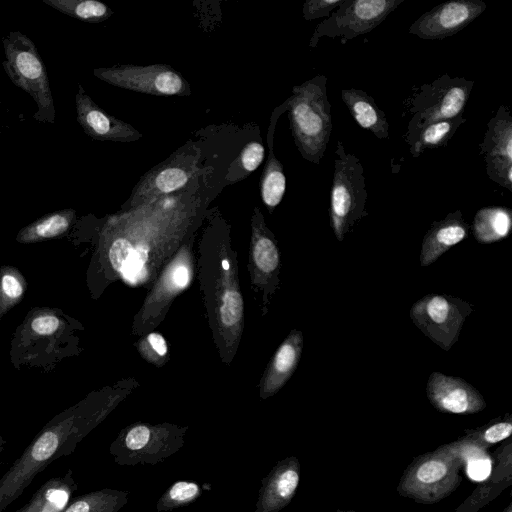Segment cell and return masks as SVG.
<instances>
[{"label":"cell","instance_id":"4fadbf2b","mask_svg":"<svg viewBox=\"0 0 512 512\" xmlns=\"http://www.w3.org/2000/svg\"><path fill=\"white\" fill-rule=\"evenodd\" d=\"M426 393L432 406L443 413L467 415L486 407L483 396L471 384L440 372L430 374Z\"/></svg>","mask_w":512,"mask_h":512},{"label":"cell","instance_id":"5b68a950","mask_svg":"<svg viewBox=\"0 0 512 512\" xmlns=\"http://www.w3.org/2000/svg\"><path fill=\"white\" fill-rule=\"evenodd\" d=\"M368 199L364 169L359 158L348 153L341 140L337 141L334 171L330 191V226L338 241L367 214Z\"/></svg>","mask_w":512,"mask_h":512},{"label":"cell","instance_id":"5bb4252c","mask_svg":"<svg viewBox=\"0 0 512 512\" xmlns=\"http://www.w3.org/2000/svg\"><path fill=\"white\" fill-rule=\"evenodd\" d=\"M75 104L77 122L84 132L93 139L130 142L142 137V134L133 126L113 117L98 106L80 84Z\"/></svg>","mask_w":512,"mask_h":512},{"label":"cell","instance_id":"4316f807","mask_svg":"<svg viewBox=\"0 0 512 512\" xmlns=\"http://www.w3.org/2000/svg\"><path fill=\"white\" fill-rule=\"evenodd\" d=\"M27 282L13 266L0 267V319L24 297Z\"/></svg>","mask_w":512,"mask_h":512},{"label":"cell","instance_id":"3957f363","mask_svg":"<svg viewBox=\"0 0 512 512\" xmlns=\"http://www.w3.org/2000/svg\"><path fill=\"white\" fill-rule=\"evenodd\" d=\"M5 73L11 82L27 92L37 104L33 117L43 123H54L56 111L45 64L34 42L20 31H11L2 40Z\"/></svg>","mask_w":512,"mask_h":512},{"label":"cell","instance_id":"7402d4cb","mask_svg":"<svg viewBox=\"0 0 512 512\" xmlns=\"http://www.w3.org/2000/svg\"><path fill=\"white\" fill-rule=\"evenodd\" d=\"M77 489L72 471L46 481L32 496L30 502L36 512H61Z\"/></svg>","mask_w":512,"mask_h":512},{"label":"cell","instance_id":"1f68e13d","mask_svg":"<svg viewBox=\"0 0 512 512\" xmlns=\"http://www.w3.org/2000/svg\"><path fill=\"white\" fill-rule=\"evenodd\" d=\"M254 260L258 268L265 273H270L277 268L279 263L278 250L271 239L262 237L256 242Z\"/></svg>","mask_w":512,"mask_h":512},{"label":"cell","instance_id":"b9f144b4","mask_svg":"<svg viewBox=\"0 0 512 512\" xmlns=\"http://www.w3.org/2000/svg\"><path fill=\"white\" fill-rule=\"evenodd\" d=\"M5 443H6L5 439L0 435V454L4 450Z\"/></svg>","mask_w":512,"mask_h":512},{"label":"cell","instance_id":"60d3db41","mask_svg":"<svg viewBox=\"0 0 512 512\" xmlns=\"http://www.w3.org/2000/svg\"><path fill=\"white\" fill-rule=\"evenodd\" d=\"M15 512H36L32 503L28 502L24 507L20 508L19 510Z\"/></svg>","mask_w":512,"mask_h":512},{"label":"cell","instance_id":"d6986e66","mask_svg":"<svg viewBox=\"0 0 512 512\" xmlns=\"http://www.w3.org/2000/svg\"><path fill=\"white\" fill-rule=\"evenodd\" d=\"M75 210H58L38 218L23 227L16 236L21 244H31L63 236L75 220Z\"/></svg>","mask_w":512,"mask_h":512},{"label":"cell","instance_id":"6da1fadb","mask_svg":"<svg viewBox=\"0 0 512 512\" xmlns=\"http://www.w3.org/2000/svg\"><path fill=\"white\" fill-rule=\"evenodd\" d=\"M101 411L82 401L54 416L0 479V512L56 459L72 454L100 421Z\"/></svg>","mask_w":512,"mask_h":512},{"label":"cell","instance_id":"9c48e42d","mask_svg":"<svg viewBox=\"0 0 512 512\" xmlns=\"http://www.w3.org/2000/svg\"><path fill=\"white\" fill-rule=\"evenodd\" d=\"M404 0H344L314 30L310 47L320 38H341V43L366 34L383 22Z\"/></svg>","mask_w":512,"mask_h":512},{"label":"cell","instance_id":"d590c367","mask_svg":"<svg viewBox=\"0 0 512 512\" xmlns=\"http://www.w3.org/2000/svg\"><path fill=\"white\" fill-rule=\"evenodd\" d=\"M134 247L125 238H117L111 245L108 256L113 268L121 272L126 260L133 252Z\"/></svg>","mask_w":512,"mask_h":512},{"label":"cell","instance_id":"8992f818","mask_svg":"<svg viewBox=\"0 0 512 512\" xmlns=\"http://www.w3.org/2000/svg\"><path fill=\"white\" fill-rule=\"evenodd\" d=\"M459 461L444 445L419 455L404 471L398 493L421 504H435L454 492L462 481Z\"/></svg>","mask_w":512,"mask_h":512},{"label":"cell","instance_id":"44dd1931","mask_svg":"<svg viewBox=\"0 0 512 512\" xmlns=\"http://www.w3.org/2000/svg\"><path fill=\"white\" fill-rule=\"evenodd\" d=\"M512 228V212L506 207H484L477 211L472 232L480 243H492L506 238Z\"/></svg>","mask_w":512,"mask_h":512},{"label":"cell","instance_id":"f35d334b","mask_svg":"<svg viewBox=\"0 0 512 512\" xmlns=\"http://www.w3.org/2000/svg\"><path fill=\"white\" fill-rule=\"evenodd\" d=\"M171 282L178 289L184 288L189 282L188 269L183 265L176 267L172 271Z\"/></svg>","mask_w":512,"mask_h":512},{"label":"cell","instance_id":"ee69618b","mask_svg":"<svg viewBox=\"0 0 512 512\" xmlns=\"http://www.w3.org/2000/svg\"><path fill=\"white\" fill-rule=\"evenodd\" d=\"M503 512H512V503H509Z\"/></svg>","mask_w":512,"mask_h":512},{"label":"cell","instance_id":"74e56055","mask_svg":"<svg viewBox=\"0 0 512 512\" xmlns=\"http://www.w3.org/2000/svg\"><path fill=\"white\" fill-rule=\"evenodd\" d=\"M146 258L147 255L145 249H134L121 270L123 276L131 281L135 280L143 268Z\"/></svg>","mask_w":512,"mask_h":512},{"label":"cell","instance_id":"f546056e","mask_svg":"<svg viewBox=\"0 0 512 512\" xmlns=\"http://www.w3.org/2000/svg\"><path fill=\"white\" fill-rule=\"evenodd\" d=\"M200 494L199 486L190 481H178L174 483L162 495L157 503L158 511H168L187 505L195 500Z\"/></svg>","mask_w":512,"mask_h":512},{"label":"cell","instance_id":"83f0119b","mask_svg":"<svg viewBox=\"0 0 512 512\" xmlns=\"http://www.w3.org/2000/svg\"><path fill=\"white\" fill-rule=\"evenodd\" d=\"M285 190L286 177L283 166L271 153L261 182L262 199L268 207H276L281 202Z\"/></svg>","mask_w":512,"mask_h":512},{"label":"cell","instance_id":"d6a6232c","mask_svg":"<svg viewBox=\"0 0 512 512\" xmlns=\"http://www.w3.org/2000/svg\"><path fill=\"white\" fill-rule=\"evenodd\" d=\"M243 315V300L234 290L226 291L222 297L220 316L223 324L232 326L239 322Z\"/></svg>","mask_w":512,"mask_h":512},{"label":"cell","instance_id":"7bdbcfd3","mask_svg":"<svg viewBox=\"0 0 512 512\" xmlns=\"http://www.w3.org/2000/svg\"><path fill=\"white\" fill-rule=\"evenodd\" d=\"M222 266L225 270H228L229 269V263L227 260H223L222 261Z\"/></svg>","mask_w":512,"mask_h":512},{"label":"cell","instance_id":"277c9868","mask_svg":"<svg viewBox=\"0 0 512 512\" xmlns=\"http://www.w3.org/2000/svg\"><path fill=\"white\" fill-rule=\"evenodd\" d=\"M68 315L58 309L34 308L15 331L11 357L14 365H41L58 361L68 344Z\"/></svg>","mask_w":512,"mask_h":512},{"label":"cell","instance_id":"8d00e7d4","mask_svg":"<svg viewBox=\"0 0 512 512\" xmlns=\"http://www.w3.org/2000/svg\"><path fill=\"white\" fill-rule=\"evenodd\" d=\"M264 147L258 142L248 143L242 150L240 160L243 168L247 172H252L258 168L264 158Z\"/></svg>","mask_w":512,"mask_h":512},{"label":"cell","instance_id":"ba28073f","mask_svg":"<svg viewBox=\"0 0 512 512\" xmlns=\"http://www.w3.org/2000/svg\"><path fill=\"white\" fill-rule=\"evenodd\" d=\"M472 311L473 306L460 298L429 293L412 305L409 315L424 335L448 351Z\"/></svg>","mask_w":512,"mask_h":512},{"label":"cell","instance_id":"30bf717a","mask_svg":"<svg viewBox=\"0 0 512 512\" xmlns=\"http://www.w3.org/2000/svg\"><path fill=\"white\" fill-rule=\"evenodd\" d=\"M93 74L113 86L150 95H188L190 85L168 65H116L97 68Z\"/></svg>","mask_w":512,"mask_h":512},{"label":"cell","instance_id":"ffe728a7","mask_svg":"<svg viewBox=\"0 0 512 512\" xmlns=\"http://www.w3.org/2000/svg\"><path fill=\"white\" fill-rule=\"evenodd\" d=\"M194 166L188 167L184 161H173L165 164L162 168L152 170L137 188L144 193L153 196L169 194L183 188L189 181L194 171Z\"/></svg>","mask_w":512,"mask_h":512},{"label":"cell","instance_id":"2e32d148","mask_svg":"<svg viewBox=\"0 0 512 512\" xmlns=\"http://www.w3.org/2000/svg\"><path fill=\"white\" fill-rule=\"evenodd\" d=\"M469 229L460 210L447 214L440 221H434L422 242L421 266L426 267L434 263L452 246L467 238Z\"/></svg>","mask_w":512,"mask_h":512},{"label":"cell","instance_id":"7a4b0ae2","mask_svg":"<svg viewBox=\"0 0 512 512\" xmlns=\"http://www.w3.org/2000/svg\"><path fill=\"white\" fill-rule=\"evenodd\" d=\"M327 77L317 75L294 86L286 101L290 128L301 156L320 164L332 131L331 105L327 93Z\"/></svg>","mask_w":512,"mask_h":512},{"label":"cell","instance_id":"d4e9b609","mask_svg":"<svg viewBox=\"0 0 512 512\" xmlns=\"http://www.w3.org/2000/svg\"><path fill=\"white\" fill-rule=\"evenodd\" d=\"M45 4L72 18L97 23L112 14L111 9L97 0H43Z\"/></svg>","mask_w":512,"mask_h":512},{"label":"cell","instance_id":"7c38bea8","mask_svg":"<svg viewBox=\"0 0 512 512\" xmlns=\"http://www.w3.org/2000/svg\"><path fill=\"white\" fill-rule=\"evenodd\" d=\"M485 10L482 0L447 1L422 14L408 32L423 40H442L460 32Z\"/></svg>","mask_w":512,"mask_h":512},{"label":"cell","instance_id":"603a6c76","mask_svg":"<svg viewBox=\"0 0 512 512\" xmlns=\"http://www.w3.org/2000/svg\"><path fill=\"white\" fill-rule=\"evenodd\" d=\"M444 447L459 461L470 479L483 481L490 476L492 461L486 449L463 438L445 444Z\"/></svg>","mask_w":512,"mask_h":512},{"label":"cell","instance_id":"ab89813d","mask_svg":"<svg viewBox=\"0 0 512 512\" xmlns=\"http://www.w3.org/2000/svg\"><path fill=\"white\" fill-rule=\"evenodd\" d=\"M148 341L152 348L160 355L164 356L167 352V344L165 339L158 333L148 335Z\"/></svg>","mask_w":512,"mask_h":512},{"label":"cell","instance_id":"f6af8a7d","mask_svg":"<svg viewBox=\"0 0 512 512\" xmlns=\"http://www.w3.org/2000/svg\"><path fill=\"white\" fill-rule=\"evenodd\" d=\"M335 512H355V511H352V510H349V511H344V510H337Z\"/></svg>","mask_w":512,"mask_h":512},{"label":"cell","instance_id":"ac0fdd59","mask_svg":"<svg viewBox=\"0 0 512 512\" xmlns=\"http://www.w3.org/2000/svg\"><path fill=\"white\" fill-rule=\"evenodd\" d=\"M466 122L463 114L449 119L433 121L415 130H407L406 142L414 158L420 156L426 149H435L448 145L458 128Z\"/></svg>","mask_w":512,"mask_h":512},{"label":"cell","instance_id":"8fae6325","mask_svg":"<svg viewBox=\"0 0 512 512\" xmlns=\"http://www.w3.org/2000/svg\"><path fill=\"white\" fill-rule=\"evenodd\" d=\"M479 154L488 178L512 192V116L507 105H500L488 121Z\"/></svg>","mask_w":512,"mask_h":512},{"label":"cell","instance_id":"e575fe53","mask_svg":"<svg viewBox=\"0 0 512 512\" xmlns=\"http://www.w3.org/2000/svg\"><path fill=\"white\" fill-rule=\"evenodd\" d=\"M344 0H307L302 7L303 17L311 21L328 17Z\"/></svg>","mask_w":512,"mask_h":512},{"label":"cell","instance_id":"4dcf8cb0","mask_svg":"<svg viewBox=\"0 0 512 512\" xmlns=\"http://www.w3.org/2000/svg\"><path fill=\"white\" fill-rule=\"evenodd\" d=\"M511 483H494L489 481L479 486L471 496L456 510V512H476L493 498L497 497Z\"/></svg>","mask_w":512,"mask_h":512},{"label":"cell","instance_id":"cb8c5ba5","mask_svg":"<svg viewBox=\"0 0 512 512\" xmlns=\"http://www.w3.org/2000/svg\"><path fill=\"white\" fill-rule=\"evenodd\" d=\"M126 500V492L106 488L73 498L61 512H116Z\"/></svg>","mask_w":512,"mask_h":512},{"label":"cell","instance_id":"484cf974","mask_svg":"<svg viewBox=\"0 0 512 512\" xmlns=\"http://www.w3.org/2000/svg\"><path fill=\"white\" fill-rule=\"evenodd\" d=\"M462 437L487 450L490 446L508 439L512 434V416L507 413L476 429H467Z\"/></svg>","mask_w":512,"mask_h":512},{"label":"cell","instance_id":"9a60e30c","mask_svg":"<svg viewBox=\"0 0 512 512\" xmlns=\"http://www.w3.org/2000/svg\"><path fill=\"white\" fill-rule=\"evenodd\" d=\"M296 457L279 462L266 479L260 493L257 512H277L293 498L300 480Z\"/></svg>","mask_w":512,"mask_h":512},{"label":"cell","instance_id":"52a82bcc","mask_svg":"<svg viewBox=\"0 0 512 512\" xmlns=\"http://www.w3.org/2000/svg\"><path fill=\"white\" fill-rule=\"evenodd\" d=\"M474 80L451 77L447 73L418 87L409 98L412 115L407 130H415L441 119L463 114Z\"/></svg>","mask_w":512,"mask_h":512},{"label":"cell","instance_id":"f1b7e54d","mask_svg":"<svg viewBox=\"0 0 512 512\" xmlns=\"http://www.w3.org/2000/svg\"><path fill=\"white\" fill-rule=\"evenodd\" d=\"M302 348V335L293 333L278 349L274 358V371L284 381L295 369Z\"/></svg>","mask_w":512,"mask_h":512},{"label":"cell","instance_id":"e0dca14e","mask_svg":"<svg viewBox=\"0 0 512 512\" xmlns=\"http://www.w3.org/2000/svg\"><path fill=\"white\" fill-rule=\"evenodd\" d=\"M341 99L357 124L380 140L389 139V123L385 112L365 91L357 88L341 90Z\"/></svg>","mask_w":512,"mask_h":512},{"label":"cell","instance_id":"836d02e7","mask_svg":"<svg viewBox=\"0 0 512 512\" xmlns=\"http://www.w3.org/2000/svg\"><path fill=\"white\" fill-rule=\"evenodd\" d=\"M511 443L508 442L507 446L500 447L497 452V466L495 467L492 475H490V481L494 483H511L512 482V453Z\"/></svg>","mask_w":512,"mask_h":512}]
</instances>
